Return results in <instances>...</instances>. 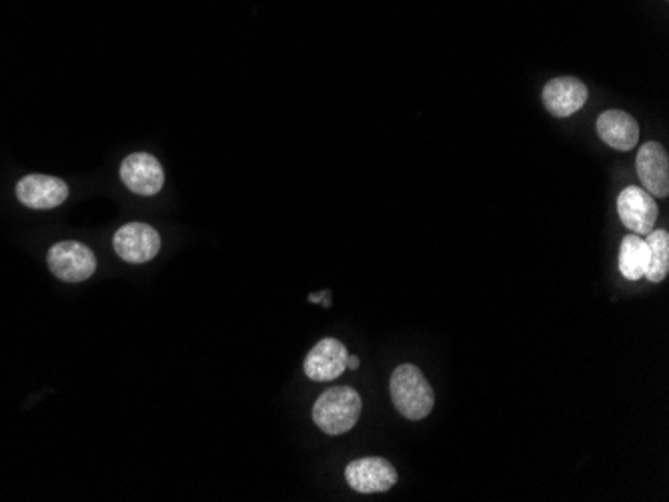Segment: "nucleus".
I'll return each mask as SVG.
<instances>
[{"label":"nucleus","mask_w":669,"mask_h":502,"mask_svg":"<svg viewBox=\"0 0 669 502\" xmlns=\"http://www.w3.org/2000/svg\"><path fill=\"white\" fill-rule=\"evenodd\" d=\"M391 401L407 420L425 419L435 405V393L415 364H401L391 374Z\"/></svg>","instance_id":"f257e3e1"},{"label":"nucleus","mask_w":669,"mask_h":502,"mask_svg":"<svg viewBox=\"0 0 669 502\" xmlns=\"http://www.w3.org/2000/svg\"><path fill=\"white\" fill-rule=\"evenodd\" d=\"M361 407V396L355 389L333 386L317 398L313 420L325 434H345L357 425Z\"/></svg>","instance_id":"f03ea898"},{"label":"nucleus","mask_w":669,"mask_h":502,"mask_svg":"<svg viewBox=\"0 0 669 502\" xmlns=\"http://www.w3.org/2000/svg\"><path fill=\"white\" fill-rule=\"evenodd\" d=\"M47 263L52 275L64 283H83L96 271L95 252L77 240L57 242L48 251Z\"/></svg>","instance_id":"7ed1b4c3"},{"label":"nucleus","mask_w":669,"mask_h":502,"mask_svg":"<svg viewBox=\"0 0 669 502\" xmlns=\"http://www.w3.org/2000/svg\"><path fill=\"white\" fill-rule=\"evenodd\" d=\"M618 215L634 235L646 237L658 223L659 208L656 196L642 187H625L618 196Z\"/></svg>","instance_id":"20e7f679"},{"label":"nucleus","mask_w":669,"mask_h":502,"mask_svg":"<svg viewBox=\"0 0 669 502\" xmlns=\"http://www.w3.org/2000/svg\"><path fill=\"white\" fill-rule=\"evenodd\" d=\"M345 479L353 491L373 494L394 489L399 475L389 461H385L382 456H367L347 465Z\"/></svg>","instance_id":"39448f33"},{"label":"nucleus","mask_w":669,"mask_h":502,"mask_svg":"<svg viewBox=\"0 0 669 502\" xmlns=\"http://www.w3.org/2000/svg\"><path fill=\"white\" fill-rule=\"evenodd\" d=\"M113 249L125 263H149L161 251V235L151 225L131 223L117 230Z\"/></svg>","instance_id":"423d86ee"},{"label":"nucleus","mask_w":669,"mask_h":502,"mask_svg":"<svg viewBox=\"0 0 669 502\" xmlns=\"http://www.w3.org/2000/svg\"><path fill=\"white\" fill-rule=\"evenodd\" d=\"M120 180L134 194L153 196L165 187V170L155 156L149 153H134L122 160Z\"/></svg>","instance_id":"0eeeda50"},{"label":"nucleus","mask_w":669,"mask_h":502,"mask_svg":"<svg viewBox=\"0 0 669 502\" xmlns=\"http://www.w3.org/2000/svg\"><path fill=\"white\" fill-rule=\"evenodd\" d=\"M345 345L337 338H321L305 359V374L315 383H329L347 371Z\"/></svg>","instance_id":"6e6552de"},{"label":"nucleus","mask_w":669,"mask_h":502,"mask_svg":"<svg viewBox=\"0 0 669 502\" xmlns=\"http://www.w3.org/2000/svg\"><path fill=\"white\" fill-rule=\"evenodd\" d=\"M16 196L28 208L48 211L67 201L69 187L64 180L57 179V177L28 175L16 184Z\"/></svg>","instance_id":"1a4fd4ad"},{"label":"nucleus","mask_w":669,"mask_h":502,"mask_svg":"<svg viewBox=\"0 0 669 502\" xmlns=\"http://www.w3.org/2000/svg\"><path fill=\"white\" fill-rule=\"evenodd\" d=\"M587 86L574 76L551 79L543 88V105L558 119H567L587 103Z\"/></svg>","instance_id":"9d476101"},{"label":"nucleus","mask_w":669,"mask_h":502,"mask_svg":"<svg viewBox=\"0 0 669 502\" xmlns=\"http://www.w3.org/2000/svg\"><path fill=\"white\" fill-rule=\"evenodd\" d=\"M637 175L652 196L666 199L669 194V156L666 146L646 143L637 153Z\"/></svg>","instance_id":"9b49d317"},{"label":"nucleus","mask_w":669,"mask_h":502,"mask_svg":"<svg viewBox=\"0 0 669 502\" xmlns=\"http://www.w3.org/2000/svg\"><path fill=\"white\" fill-rule=\"evenodd\" d=\"M598 134L615 151H632L639 143V124L623 110H606L599 115Z\"/></svg>","instance_id":"f8f14e48"},{"label":"nucleus","mask_w":669,"mask_h":502,"mask_svg":"<svg viewBox=\"0 0 669 502\" xmlns=\"http://www.w3.org/2000/svg\"><path fill=\"white\" fill-rule=\"evenodd\" d=\"M647 263H649V251H647L646 239L639 235H627L622 240L620 249V271L627 280H639L646 276Z\"/></svg>","instance_id":"ddd939ff"},{"label":"nucleus","mask_w":669,"mask_h":502,"mask_svg":"<svg viewBox=\"0 0 669 502\" xmlns=\"http://www.w3.org/2000/svg\"><path fill=\"white\" fill-rule=\"evenodd\" d=\"M646 237L647 251H649L646 278L649 283H661L669 273V232L652 230Z\"/></svg>","instance_id":"4468645a"},{"label":"nucleus","mask_w":669,"mask_h":502,"mask_svg":"<svg viewBox=\"0 0 669 502\" xmlns=\"http://www.w3.org/2000/svg\"><path fill=\"white\" fill-rule=\"evenodd\" d=\"M309 300H312V302H321V300H324L325 307H329V290H324L321 295H312Z\"/></svg>","instance_id":"2eb2a0df"},{"label":"nucleus","mask_w":669,"mask_h":502,"mask_svg":"<svg viewBox=\"0 0 669 502\" xmlns=\"http://www.w3.org/2000/svg\"><path fill=\"white\" fill-rule=\"evenodd\" d=\"M347 369H349V371H357L359 369L357 357H353V355H349V357H347Z\"/></svg>","instance_id":"dca6fc26"}]
</instances>
